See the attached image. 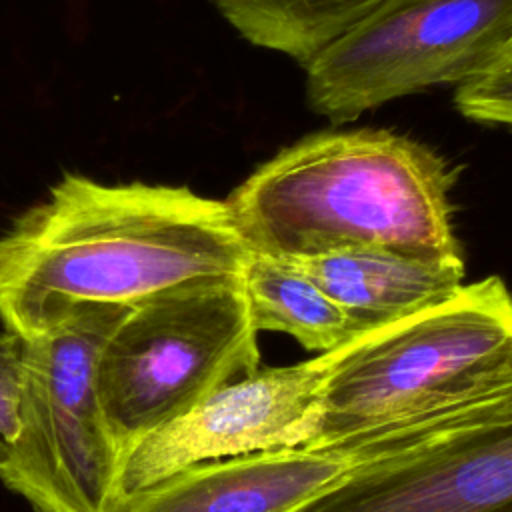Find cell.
Segmentation results:
<instances>
[{
  "mask_svg": "<svg viewBox=\"0 0 512 512\" xmlns=\"http://www.w3.org/2000/svg\"><path fill=\"white\" fill-rule=\"evenodd\" d=\"M454 104L468 120L512 128V62L458 86Z\"/></svg>",
  "mask_w": 512,
  "mask_h": 512,
  "instance_id": "cell-13",
  "label": "cell"
},
{
  "mask_svg": "<svg viewBox=\"0 0 512 512\" xmlns=\"http://www.w3.org/2000/svg\"><path fill=\"white\" fill-rule=\"evenodd\" d=\"M456 174L432 148L384 128L324 130L260 164L224 200L254 254L298 260L358 248L462 258Z\"/></svg>",
  "mask_w": 512,
  "mask_h": 512,
  "instance_id": "cell-2",
  "label": "cell"
},
{
  "mask_svg": "<svg viewBox=\"0 0 512 512\" xmlns=\"http://www.w3.org/2000/svg\"><path fill=\"white\" fill-rule=\"evenodd\" d=\"M122 306H82L24 340L20 430L0 442V482L34 512H118L122 452L98 388L100 346Z\"/></svg>",
  "mask_w": 512,
  "mask_h": 512,
  "instance_id": "cell-5",
  "label": "cell"
},
{
  "mask_svg": "<svg viewBox=\"0 0 512 512\" xmlns=\"http://www.w3.org/2000/svg\"><path fill=\"white\" fill-rule=\"evenodd\" d=\"M242 288L258 332L288 334L318 354L334 352L362 336L324 288L286 260L250 252Z\"/></svg>",
  "mask_w": 512,
  "mask_h": 512,
  "instance_id": "cell-11",
  "label": "cell"
},
{
  "mask_svg": "<svg viewBox=\"0 0 512 512\" xmlns=\"http://www.w3.org/2000/svg\"><path fill=\"white\" fill-rule=\"evenodd\" d=\"M328 370L330 352L290 366H258L218 386L122 456L120 504L196 464L310 446Z\"/></svg>",
  "mask_w": 512,
  "mask_h": 512,
  "instance_id": "cell-8",
  "label": "cell"
},
{
  "mask_svg": "<svg viewBox=\"0 0 512 512\" xmlns=\"http://www.w3.org/2000/svg\"><path fill=\"white\" fill-rule=\"evenodd\" d=\"M310 276L354 320L360 334L450 300L464 284L462 258H422L382 248L286 260Z\"/></svg>",
  "mask_w": 512,
  "mask_h": 512,
  "instance_id": "cell-10",
  "label": "cell"
},
{
  "mask_svg": "<svg viewBox=\"0 0 512 512\" xmlns=\"http://www.w3.org/2000/svg\"><path fill=\"white\" fill-rule=\"evenodd\" d=\"M384 436L358 446L284 448L196 464L126 498L118 512H292Z\"/></svg>",
  "mask_w": 512,
  "mask_h": 512,
  "instance_id": "cell-9",
  "label": "cell"
},
{
  "mask_svg": "<svg viewBox=\"0 0 512 512\" xmlns=\"http://www.w3.org/2000/svg\"><path fill=\"white\" fill-rule=\"evenodd\" d=\"M248 256L224 200L66 174L0 236V320L28 340L82 306L238 280Z\"/></svg>",
  "mask_w": 512,
  "mask_h": 512,
  "instance_id": "cell-1",
  "label": "cell"
},
{
  "mask_svg": "<svg viewBox=\"0 0 512 512\" xmlns=\"http://www.w3.org/2000/svg\"><path fill=\"white\" fill-rule=\"evenodd\" d=\"M504 62H512V40H510V46H508V52H506Z\"/></svg>",
  "mask_w": 512,
  "mask_h": 512,
  "instance_id": "cell-15",
  "label": "cell"
},
{
  "mask_svg": "<svg viewBox=\"0 0 512 512\" xmlns=\"http://www.w3.org/2000/svg\"><path fill=\"white\" fill-rule=\"evenodd\" d=\"M512 0H386L306 66V102L346 124L434 86H462L506 58Z\"/></svg>",
  "mask_w": 512,
  "mask_h": 512,
  "instance_id": "cell-6",
  "label": "cell"
},
{
  "mask_svg": "<svg viewBox=\"0 0 512 512\" xmlns=\"http://www.w3.org/2000/svg\"><path fill=\"white\" fill-rule=\"evenodd\" d=\"M260 366L238 280L182 286L124 310L96 360L100 404L122 456L218 386Z\"/></svg>",
  "mask_w": 512,
  "mask_h": 512,
  "instance_id": "cell-4",
  "label": "cell"
},
{
  "mask_svg": "<svg viewBox=\"0 0 512 512\" xmlns=\"http://www.w3.org/2000/svg\"><path fill=\"white\" fill-rule=\"evenodd\" d=\"M512 392V292L498 276L330 352L318 434L344 448Z\"/></svg>",
  "mask_w": 512,
  "mask_h": 512,
  "instance_id": "cell-3",
  "label": "cell"
},
{
  "mask_svg": "<svg viewBox=\"0 0 512 512\" xmlns=\"http://www.w3.org/2000/svg\"><path fill=\"white\" fill-rule=\"evenodd\" d=\"M24 338L4 328L0 332V442L8 444L20 430Z\"/></svg>",
  "mask_w": 512,
  "mask_h": 512,
  "instance_id": "cell-14",
  "label": "cell"
},
{
  "mask_svg": "<svg viewBox=\"0 0 512 512\" xmlns=\"http://www.w3.org/2000/svg\"><path fill=\"white\" fill-rule=\"evenodd\" d=\"M224 20L258 48L306 66L322 48L386 0H212Z\"/></svg>",
  "mask_w": 512,
  "mask_h": 512,
  "instance_id": "cell-12",
  "label": "cell"
},
{
  "mask_svg": "<svg viewBox=\"0 0 512 512\" xmlns=\"http://www.w3.org/2000/svg\"><path fill=\"white\" fill-rule=\"evenodd\" d=\"M292 512H512V392L394 428Z\"/></svg>",
  "mask_w": 512,
  "mask_h": 512,
  "instance_id": "cell-7",
  "label": "cell"
}]
</instances>
